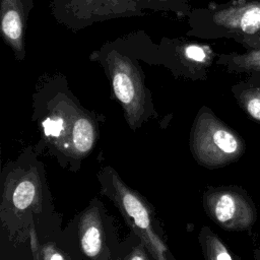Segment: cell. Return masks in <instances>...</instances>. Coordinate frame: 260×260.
Returning <instances> with one entry per match:
<instances>
[{
    "label": "cell",
    "mask_w": 260,
    "mask_h": 260,
    "mask_svg": "<svg viewBox=\"0 0 260 260\" xmlns=\"http://www.w3.org/2000/svg\"><path fill=\"white\" fill-rule=\"evenodd\" d=\"M151 40L142 31L106 42L89 55L104 69L115 99L122 107L128 126L136 130L155 114L151 93L139 63L149 64Z\"/></svg>",
    "instance_id": "1"
},
{
    "label": "cell",
    "mask_w": 260,
    "mask_h": 260,
    "mask_svg": "<svg viewBox=\"0 0 260 260\" xmlns=\"http://www.w3.org/2000/svg\"><path fill=\"white\" fill-rule=\"evenodd\" d=\"M62 76L56 75L40 88L41 126L44 137L53 147L67 157L83 158L96 143L98 123L80 106Z\"/></svg>",
    "instance_id": "2"
},
{
    "label": "cell",
    "mask_w": 260,
    "mask_h": 260,
    "mask_svg": "<svg viewBox=\"0 0 260 260\" xmlns=\"http://www.w3.org/2000/svg\"><path fill=\"white\" fill-rule=\"evenodd\" d=\"M187 36L198 39H228L246 51L260 49V0H234L192 8L186 16Z\"/></svg>",
    "instance_id": "3"
},
{
    "label": "cell",
    "mask_w": 260,
    "mask_h": 260,
    "mask_svg": "<svg viewBox=\"0 0 260 260\" xmlns=\"http://www.w3.org/2000/svg\"><path fill=\"white\" fill-rule=\"evenodd\" d=\"M50 8L58 23L77 31L110 19L172 12L187 16L190 0H50Z\"/></svg>",
    "instance_id": "4"
},
{
    "label": "cell",
    "mask_w": 260,
    "mask_h": 260,
    "mask_svg": "<svg viewBox=\"0 0 260 260\" xmlns=\"http://www.w3.org/2000/svg\"><path fill=\"white\" fill-rule=\"evenodd\" d=\"M98 180L101 192L117 206L127 224L145 246L149 256L153 260H175L155 230L152 211L147 202L110 166L100 170Z\"/></svg>",
    "instance_id": "5"
},
{
    "label": "cell",
    "mask_w": 260,
    "mask_h": 260,
    "mask_svg": "<svg viewBox=\"0 0 260 260\" xmlns=\"http://www.w3.org/2000/svg\"><path fill=\"white\" fill-rule=\"evenodd\" d=\"M190 149L198 165L218 169L240 160L247 145L235 129L219 119L211 109L203 106L191 128Z\"/></svg>",
    "instance_id": "6"
},
{
    "label": "cell",
    "mask_w": 260,
    "mask_h": 260,
    "mask_svg": "<svg viewBox=\"0 0 260 260\" xmlns=\"http://www.w3.org/2000/svg\"><path fill=\"white\" fill-rule=\"evenodd\" d=\"M202 203L207 216L228 232L251 233L258 219L254 200L238 185L208 187L203 193Z\"/></svg>",
    "instance_id": "7"
},
{
    "label": "cell",
    "mask_w": 260,
    "mask_h": 260,
    "mask_svg": "<svg viewBox=\"0 0 260 260\" xmlns=\"http://www.w3.org/2000/svg\"><path fill=\"white\" fill-rule=\"evenodd\" d=\"M217 57L212 48L205 44L165 39L155 44V65L164 66L177 78L205 80L208 69Z\"/></svg>",
    "instance_id": "8"
},
{
    "label": "cell",
    "mask_w": 260,
    "mask_h": 260,
    "mask_svg": "<svg viewBox=\"0 0 260 260\" xmlns=\"http://www.w3.org/2000/svg\"><path fill=\"white\" fill-rule=\"evenodd\" d=\"M42 201L41 178L36 168L16 169L4 184L2 214L23 217L39 213ZM7 215V216H8Z\"/></svg>",
    "instance_id": "9"
},
{
    "label": "cell",
    "mask_w": 260,
    "mask_h": 260,
    "mask_svg": "<svg viewBox=\"0 0 260 260\" xmlns=\"http://www.w3.org/2000/svg\"><path fill=\"white\" fill-rule=\"evenodd\" d=\"M32 8V0H0L1 36L19 61L25 58V29Z\"/></svg>",
    "instance_id": "10"
},
{
    "label": "cell",
    "mask_w": 260,
    "mask_h": 260,
    "mask_svg": "<svg viewBox=\"0 0 260 260\" xmlns=\"http://www.w3.org/2000/svg\"><path fill=\"white\" fill-rule=\"evenodd\" d=\"M78 238L82 252L91 260H101L105 253V234L100 208L88 206L80 215Z\"/></svg>",
    "instance_id": "11"
},
{
    "label": "cell",
    "mask_w": 260,
    "mask_h": 260,
    "mask_svg": "<svg viewBox=\"0 0 260 260\" xmlns=\"http://www.w3.org/2000/svg\"><path fill=\"white\" fill-rule=\"evenodd\" d=\"M231 91L240 109L252 121L260 124V74L246 75Z\"/></svg>",
    "instance_id": "12"
},
{
    "label": "cell",
    "mask_w": 260,
    "mask_h": 260,
    "mask_svg": "<svg viewBox=\"0 0 260 260\" xmlns=\"http://www.w3.org/2000/svg\"><path fill=\"white\" fill-rule=\"evenodd\" d=\"M215 64L233 74L252 75L260 73V49L254 51L231 52L217 55Z\"/></svg>",
    "instance_id": "13"
},
{
    "label": "cell",
    "mask_w": 260,
    "mask_h": 260,
    "mask_svg": "<svg viewBox=\"0 0 260 260\" xmlns=\"http://www.w3.org/2000/svg\"><path fill=\"white\" fill-rule=\"evenodd\" d=\"M198 241L204 260H242L209 226L201 228Z\"/></svg>",
    "instance_id": "14"
},
{
    "label": "cell",
    "mask_w": 260,
    "mask_h": 260,
    "mask_svg": "<svg viewBox=\"0 0 260 260\" xmlns=\"http://www.w3.org/2000/svg\"><path fill=\"white\" fill-rule=\"evenodd\" d=\"M43 260H65L63 254L52 244H46L41 249Z\"/></svg>",
    "instance_id": "15"
},
{
    "label": "cell",
    "mask_w": 260,
    "mask_h": 260,
    "mask_svg": "<svg viewBox=\"0 0 260 260\" xmlns=\"http://www.w3.org/2000/svg\"><path fill=\"white\" fill-rule=\"evenodd\" d=\"M148 254L149 253L147 252L145 246L140 242L139 245L131 251L128 260H150Z\"/></svg>",
    "instance_id": "16"
},
{
    "label": "cell",
    "mask_w": 260,
    "mask_h": 260,
    "mask_svg": "<svg viewBox=\"0 0 260 260\" xmlns=\"http://www.w3.org/2000/svg\"><path fill=\"white\" fill-rule=\"evenodd\" d=\"M31 248L34 252V260H43L41 255V249H39V245L37 243V239L34 233L31 234Z\"/></svg>",
    "instance_id": "17"
},
{
    "label": "cell",
    "mask_w": 260,
    "mask_h": 260,
    "mask_svg": "<svg viewBox=\"0 0 260 260\" xmlns=\"http://www.w3.org/2000/svg\"><path fill=\"white\" fill-rule=\"evenodd\" d=\"M253 258L254 260H260V247L253 249Z\"/></svg>",
    "instance_id": "18"
}]
</instances>
